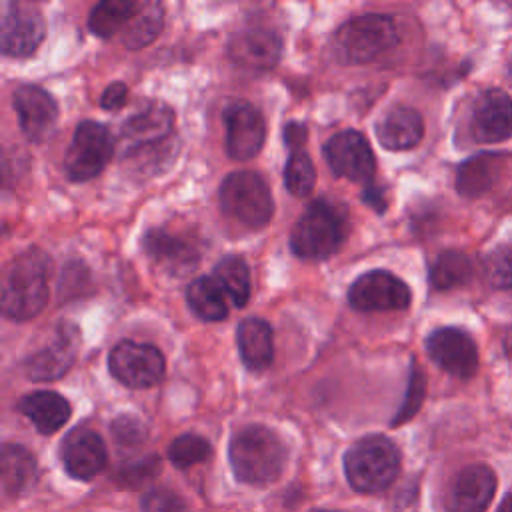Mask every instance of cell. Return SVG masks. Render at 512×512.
Here are the masks:
<instances>
[{
	"mask_svg": "<svg viewBox=\"0 0 512 512\" xmlns=\"http://www.w3.org/2000/svg\"><path fill=\"white\" fill-rule=\"evenodd\" d=\"M222 286L216 282L214 276H200L190 282L186 290V300L192 308V312L206 320V322H218L228 316V300Z\"/></svg>",
	"mask_w": 512,
	"mask_h": 512,
	"instance_id": "27",
	"label": "cell"
},
{
	"mask_svg": "<svg viewBox=\"0 0 512 512\" xmlns=\"http://www.w3.org/2000/svg\"><path fill=\"white\" fill-rule=\"evenodd\" d=\"M472 278V262L464 252L444 250L430 264V284L436 290H452Z\"/></svg>",
	"mask_w": 512,
	"mask_h": 512,
	"instance_id": "31",
	"label": "cell"
},
{
	"mask_svg": "<svg viewBox=\"0 0 512 512\" xmlns=\"http://www.w3.org/2000/svg\"><path fill=\"white\" fill-rule=\"evenodd\" d=\"M42 12L28 2H2L0 48L4 56L28 58L44 40Z\"/></svg>",
	"mask_w": 512,
	"mask_h": 512,
	"instance_id": "10",
	"label": "cell"
},
{
	"mask_svg": "<svg viewBox=\"0 0 512 512\" xmlns=\"http://www.w3.org/2000/svg\"><path fill=\"white\" fill-rule=\"evenodd\" d=\"M412 300L410 288L388 270H370L360 274L350 290L348 302L360 312L404 310Z\"/></svg>",
	"mask_w": 512,
	"mask_h": 512,
	"instance_id": "12",
	"label": "cell"
},
{
	"mask_svg": "<svg viewBox=\"0 0 512 512\" xmlns=\"http://www.w3.org/2000/svg\"><path fill=\"white\" fill-rule=\"evenodd\" d=\"M424 394H426V378H424L420 366L416 362H412V370H410V378H408V390H406V396H404V402H402L400 410L396 412V416L392 420V426H398V424L410 420L420 410Z\"/></svg>",
	"mask_w": 512,
	"mask_h": 512,
	"instance_id": "35",
	"label": "cell"
},
{
	"mask_svg": "<svg viewBox=\"0 0 512 512\" xmlns=\"http://www.w3.org/2000/svg\"><path fill=\"white\" fill-rule=\"evenodd\" d=\"M472 134L478 142H504L512 136V98L490 88L482 92L472 110Z\"/></svg>",
	"mask_w": 512,
	"mask_h": 512,
	"instance_id": "20",
	"label": "cell"
},
{
	"mask_svg": "<svg viewBox=\"0 0 512 512\" xmlns=\"http://www.w3.org/2000/svg\"><path fill=\"white\" fill-rule=\"evenodd\" d=\"M140 512H188L182 496L168 488H154L144 494Z\"/></svg>",
	"mask_w": 512,
	"mask_h": 512,
	"instance_id": "36",
	"label": "cell"
},
{
	"mask_svg": "<svg viewBox=\"0 0 512 512\" xmlns=\"http://www.w3.org/2000/svg\"><path fill=\"white\" fill-rule=\"evenodd\" d=\"M380 144L388 150L414 148L424 136V122L418 110L410 106H394L376 126Z\"/></svg>",
	"mask_w": 512,
	"mask_h": 512,
	"instance_id": "22",
	"label": "cell"
},
{
	"mask_svg": "<svg viewBox=\"0 0 512 512\" xmlns=\"http://www.w3.org/2000/svg\"><path fill=\"white\" fill-rule=\"evenodd\" d=\"M282 48V36L274 26L264 22H248L232 34L228 42V56L240 68L262 72L278 64Z\"/></svg>",
	"mask_w": 512,
	"mask_h": 512,
	"instance_id": "11",
	"label": "cell"
},
{
	"mask_svg": "<svg viewBox=\"0 0 512 512\" xmlns=\"http://www.w3.org/2000/svg\"><path fill=\"white\" fill-rule=\"evenodd\" d=\"M486 280L498 290L512 288V248L498 246L484 256Z\"/></svg>",
	"mask_w": 512,
	"mask_h": 512,
	"instance_id": "34",
	"label": "cell"
},
{
	"mask_svg": "<svg viewBox=\"0 0 512 512\" xmlns=\"http://www.w3.org/2000/svg\"><path fill=\"white\" fill-rule=\"evenodd\" d=\"M60 458L70 476L90 480L106 466V446L94 430L74 428L60 444Z\"/></svg>",
	"mask_w": 512,
	"mask_h": 512,
	"instance_id": "21",
	"label": "cell"
},
{
	"mask_svg": "<svg viewBox=\"0 0 512 512\" xmlns=\"http://www.w3.org/2000/svg\"><path fill=\"white\" fill-rule=\"evenodd\" d=\"M220 208L246 228H264L274 212L266 180L252 170L232 172L220 184Z\"/></svg>",
	"mask_w": 512,
	"mask_h": 512,
	"instance_id": "5",
	"label": "cell"
},
{
	"mask_svg": "<svg viewBox=\"0 0 512 512\" xmlns=\"http://www.w3.org/2000/svg\"><path fill=\"white\" fill-rule=\"evenodd\" d=\"M164 26V8L158 2H140L134 16L122 30V44L130 50L148 46L162 32Z\"/></svg>",
	"mask_w": 512,
	"mask_h": 512,
	"instance_id": "28",
	"label": "cell"
},
{
	"mask_svg": "<svg viewBox=\"0 0 512 512\" xmlns=\"http://www.w3.org/2000/svg\"><path fill=\"white\" fill-rule=\"evenodd\" d=\"M284 184L288 192L298 198H304L306 194H310L316 184V168L308 152L302 148V144L290 146V156L284 168Z\"/></svg>",
	"mask_w": 512,
	"mask_h": 512,
	"instance_id": "32",
	"label": "cell"
},
{
	"mask_svg": "<svg viewBox=\"0 0 512 512\" xmlns=\"http://www.w3.org/2000/svg\"><path fill=\"white\" fill-rule=\"evenodd\" d=\"M226 154L232 160L254 158L266 138V122L256 106L246 100H234L224 108Z\"/></svg>",
	"mask_w": 512,
	"mask_h": 512,
	"instance_id": "14",
	"label": "cell"
},
{
	"mask_svg": "<svg viewBox=\"0 0 512 512\" xmlns=\"http://www.w3.org/2000/svg\"><path fill=\"white\" fill-rule=\"evenodd\" d=\"M506 348L512 350V330L506 334Z\"/></svg>",
	"mask_w": 512,
	"mask_h": 512,
	"instance_id": "41",
	"label": "cell"
},
{
	"mask_svg": "<svg viewBox=\"0 0 512 512\" xmlns=\"http://www.w3.org/2000/svg\"><path fill=\"white\" fill-rule=\"evenodd\" d=\"M128 100V86L124 82H112L100 96V106L106 110H118Z\"/></svg>",
	"mask_w": 512,
	"mask_h": 512,
	"instance_id": "39",
	"label": "cell"
},
{
	"mask_svg": "<svg viewBox=\"0 0 512 512\" xmlns=\"http://www.w3.org/2000/svg\"><path fill=\"white\" fill-rule=\"evenodd\" d=\"M324 158L338 178L368 184L376 172L374 152L356 130H342L324 144Z\"/></svg>",
	"mask_w": 512,
	"mask_h": 512,
	"instance_id": "13",
	"label": "cell"
},
{
	"mask_svg": "<svg viewBox=\"0 0 512 512\" xmlns=\"http://www.w3.org/2000/svg\"><path fill=\"white\" fill-rule=\"evenodd\" d=\"M138 4L140 2L134 0H102L92 8L88 16V28L92 30V34L100 38L122 34L126 24L134 16Z\"/></svg>",
	"mask_w": 512,
	"mask_h": 512,
	"instance_id": "29",
	"label": "cell"
},
{
	"mask_svg": "<svg viewBox=\"0 0 512 512\" xmlns=\"http://www.w3.org/2000/svg\"><path fill=\"white\" fill-rule=\"evenodd\" d=\"M344 472L354 490L366 494L382 492L400 472V452L386 436H366L348 448Z\"/></svg>",
	"mask_w": 512,
	"mask_h": 512,
	"instance_id": "4",
	"label": "cell"
},
{
	"mask_svg": "<svg viewBox=\"0 0 512 512\" xmlns=\"http://www.w3.org/2000/svg\"><path fill=\"white\" fill-rule=\"evenodd\" d=\"M142 246L146 254L162 268L172 274H186L196 268L200 250L194 238L166 228H152L144 234Z\"/></svg>",
	"mask_w": 512,
	"mask_h": 512,
	"instance_id": "18",
	"label": "cell"
},
{
	"mask_svg": "<svg viewBox=\"0 0 512 512\" xmlns=\"http://www.w3.org/2000/svg\"><path fill=\"white\" fill-rule=\"evenodd\" d=\"M398 44V28L388 14H362L336 32V48L344 62L366 64Z\"/></svg>",
	"mask_w": 512,
	"mask_h": 512,
	"instance_id": "6",
	"label": "cell"
},
{
	"mask_svg": "<svg viewBox=\"0 0 512 512\" xmlns=\"http://www.w3.org/2000/svg\"><path fill=\"white\" fill-rule=\"evenodd\" d=\"M238 350L244 366L250 372H264L274 360L272 328L262 318H246L236 330Z\"/></svg>",
	"mask_w": 512,
	"mask_h": 512,
	"instance_id": "23",
	"label": "cell"
},
{
	"mask_svg": "<svg viewBox=\"0 0 512 512\" xmlns=\"http://www.w3.org/2000/svg\"><path fill=\"white\" fill-rule=\"evenodd\" d=\"M36 478V458L20 444L2 446V490L6 496H18L32 486Z\"/></svg>",
	"mask_w": 512,
	"mask_h": 512,
	"instance_id": "26",
	"label": "cell"
},
{
	"mask_svg": "<svg viewBox=\"0 0 512 512\" xmlns=\"http://www.w3.org/2000/svg\"><path fill=\"white\" fill-rule=\"evenodd\" d=\"M114 140L108 128L96 120H84L76 126L70 148L64 156V172L74 182L98 176L110 162Z\"/></svg>",
	"mask_w": 512,
	"mask_h": 512,
	"instance_id": "7",
	"label": "cell"
},
{
	"mask_svg": "<svg viewBox=\"0 0 512 512\" xmlns=\"http://www.w3.org/2000/svg\"><path fill=\"white\" fill-rule=\"evenodd\" d=\"M496 492V474L486 464L464 466L446 492L448 512H484Z\"/></svg>",
	"mask_w": 512,
	"mask_h": 512,
	"instance_id": "16",
	"label": "cell"
},
{
	"mask_svg": "<svg viewBox=\"0 0 512 512\" xmlns=\"http://www.w3.org/2000/svg\"><path fill=\"white\" fill-rule=\"evenodd\" d=\"M110 430H112L114 440H116L120 446H138V444H142L144 438H146V428H144V424H142L138 418L128 416V414L118 416V418L112 422Z\"/></svg>",
	"mask_w": 512,
	"mask_h": 512,
	"instance_id": "37",
	"label": "cell"
},
{
	"mask_svg": "<svg viewBox=\"0 0 512 512\" xmlns=\"http://www.w3.org/2000/svg\"><path fill=\"white\" fill-rule=\"evenodd\" d=\"M498 512H512V496H506L498 508Z\"/></svg>",
	"mask_w": 512,
	"mask_h": 512,
	"instance_id": "40",
	"label": "cell"
},
{
	"mask_svg": "<svg viewBox=\"0 0 512 512\" xmlns=\"http://www.w3.org/2000/svg\"><path fill=\"white\" fill-rule=\"evenodd\" d=\"M234 476L252 486L274 482L288 460L284 440L268 426L248 424L234 432L228 448Z\"/></svg>",
	"mask_w": 512,
	"mask_h": 512,
	"instance_id": "1",
	"label": "cell"
},
{
	"mask_svg": "<svg viewBox=\"0 0 512 512\" xmlns=\"http://www.w3.org/2000/svg\"><path fill=\"white\" fill-rule=\"evenodd\" d=\"M210 456V444L198 434H182L172 440L168 448V458L176 468H190L198 462H204Z\"/></svg>",
	"mask_w": 512,
	"mask_h": 512,
	"instance_id": "33",
	"label": "cell"
},
{
	"mask_svg": "<svg viewBox=\"0 0 512 512\" xmlns=\"http://www.w3.org/2000/svg\"><path fill=\"white\" fill-rule=\"evenodd\" d=\"M80 330L72 322H60L50 340L24 358V374L34 382H50L64 376L76 360Z\"/></svg>",
	"mask_w": 512,
	"mask_h": 512,
	"instance_id": "9",
	"label": "cell"
},
{
	"mask_svg": "<svg viewBox=\"0 0 512 512\" xmlns=\"http://www.w3.org/2000/svg\"><path fill=\"white\" fill-rule=\"evenodd\" d=\"M156 472H158V460L154 456H150V458H144V460H140L132 466L122 468L120 476L126 484L136 486V484H142V482H148L150 478H154Z\"/></svg>",
	"mask_w": 512,
	"mask_h": 512,
	"instance_id": "38",
	"label": "cell"
},
{
	"mask_svg": "<svg viewBox=\"0 0 512 512\" xmlns=\"http://www.w3.org/2000/svg\"><path fill=\"white\" fill-rule=\"evenodd\" d=\"M506 156L500 152H480L464 160L456 170V190L466 198L486 194L498 180Z\"/></svg>",
	"mask_w": 512,
	"mask_h": 512,
	"instance_id": "24",
	"label": "cell"
},
{
	"mask_svg": "<svg viewBox=\"0 0 512 512\" xmlns=\"http://www.w3.org/2000/svg\"><path fill=\"white\" fill-rule=\"evenodd\" d=\"M212 276L222 286L234 306L242 308L250 298V268L242 256H224Z\"/></svg>",
	"mask_w": 512,
	"mask_h": 512,
	"instance_id": "30",
	"label": "cell"
},
{
	"mask_svg": "<svg viewBox=\"0 0 512 512\" xmlns=\"http://www.w3.org/2000/svg\"><path fill=\"white\" fill-rule=\"evenodd\" d=\"M348 222L342 208L328 200H314L290 232V248L302 260H326L346 240Z\"/></svg>",
	"mask_w": 512,
	"mask_h": 512,
	"instance_id": "3",
	"label": "cell"
},
{
	"mask_svg": "<svg viewBox=\"0 0 512 512\" xmlns=\"http://www.w3.org/2000/svg\"><path fill=\"white\" fill-rule=\"evenodd\" d=\"M12 104L28 140L42 142L52 134L58 120V104L44 88L22 84L14 90Z\"/></svg>",
	"mask_w": 512,
	"mask_h": 512,
	"instance_id": "17",
	"label": "cell"
},
{
	"mask_svg": "<svg viewBox=\"0 0 512 512\" xmlns=\"http://www.w3.org/2000/svg\"><path fill=\"white\" fill-rule=\"evenodd\" d=\"M50 258L32 248L14 256L2 272V314L24 322L34 318L48 300Z\"/></svg>",
	"mask_w": 512,
	"mask_h": 512,
	"instance_id": "2",
	"label": "cell"
},
{
	"mask_svg": "<svg viewBox=\"0 0 512 512\" xmlns=\"http://www.w3.org/2000/svg\"><path fill=\"white\" fill-rule=\"evenodd\" d=\"M430 360L456 378H472L478 368V348L474 338L460 328H438L426 338Z\"/></svg>",
	"mask_w": 512,
	"mask_h": 512,
	"instance_id": "15",
	"label": "cell"
},
{
	"mask_svg": "<svg viewBox=\"0 0 512 512\" xmlns=\"http://www.w3.org/2000/svg\"><path fill=\"white\" fill-rule=\"evenodd\" d=\"M314 512H328V510H314Z\"/></svg>",
	"mask_w": 512,
	"mask_h": 512,
	"instance_id": "42",
	"label": "cell"
},
{
	"mask_svg": "<svg viewBox=\"0 0 512 512\" xmlns=\"http://www.w3.org/2000/svg\"><path fill=\"white\" fill-rule=\"evenodd\" d=\"M18 410L34 424L40 434H54L70 418V404L52 390H36L18 402Z\"/></svg>",
	"mask_w": 512,
	"mask_h": 512,
	"instance_id": "25",
	"label": "cell"
},
{
	"mask_svg": "<svg viewBox=\"0 0 512 512\" xmlns=\"http://www.w3.org/2000/svg\"><path fill=\"white\" fill-rule=\"evenodd\" d=\"M110 374L128 388H150L164 378V354L146 342L122 340L108 356Z\"/></svg>",
	"mask_w": 512,
	"mask_h": 512,
	"instance_id": "8",
	"label": "cell"
},
{
	"mask_svg": "<svg viewBox=\"0 0 512 512\" xmlns=\"http://www.w3.org/2000/svg\"><path fill=\"white\" fill-rule=\"evenodd\" d=\"M174 126V112L168 104L150 100L136 114H132L120 128L126 148L140 150L164 142Z\"/></svg>",
	"mask_w": 512,
	"mask_h": 512,
	"instance_id": "19",
	"label": "cell"
}]
</instances>
